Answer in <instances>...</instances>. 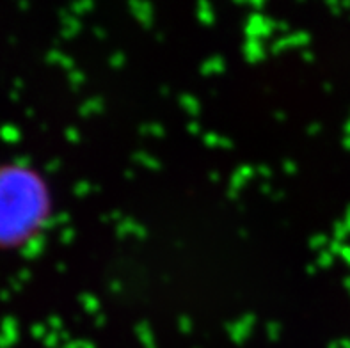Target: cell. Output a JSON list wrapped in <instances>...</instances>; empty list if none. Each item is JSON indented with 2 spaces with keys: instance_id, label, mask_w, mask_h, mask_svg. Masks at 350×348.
Here are the masks:
<instances>
[]
</instances>
